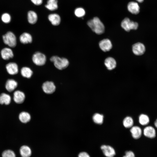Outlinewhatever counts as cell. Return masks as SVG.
Wrapping results in <instances>:
<instances>
[{"label":"cell","mask_w":157,"mask_h":157,"mask_svg":"<svg viewBox=\"0 0 157 157\" xmlns=\"http://www.w3.org/2000/svg\"><path fill=\"white\" fill-rule=\"evenodd\" d=\"M87 24L93 31L98 35L103 33L105 31V27L103 24L97 17L88 21Z\"/></svg>","instance_id":"cell-1"},{"label":"cell","mask_w":157,"mask_h":157,"mask_svg":"<svg viewBox=\"0 0 157 157\" xmlns=\"http://www.w3.org/2000/svg\"><path fill=\"white\" fill-rule=\"evenodd\" d=\"M50 60L53 63L55 66L60 70L65 68L69 65V62L67 59L64 58H60L57 56H52Z\"/></svg>","instance_id":"cell-2"},{"label":"cell","mask_w":157,"mask_h":157,"mask_svg":"<svg viewBox=\"0 0 157 157\" xmlns=\"http://www.w3.org/2000/svg\"><path fill=\"white\" fill-rule=\"evenodd\" d=\"M4 43L11 47H15L17 44L16 38L12 32L8 31L3 36Z\"/></svg>","instance_id":"cell-3"},{"label":"cell","mask_w":157,"mask_h":157,"mask_svg":"<svg viewBox=\"0 0 157 157\" xmlns=\"http://www.w3.org/2000/svg\"><path fill=\"white\" fill-rule=\"evenodd\" d=\"M121 26L125 31L129 32L131 30H136L138 24L137 22L131 21L129 18L126 17L122 22Z\"/></svg>","instance_id":"cell-4"},{"label":"cell","mask_w":157,"mask_h":157,"mask_svg":"<svg viewBox=\"0 0 157 157\" xmlns=\"http://www.w3.org/2000/svg\"><path fill=\"white\" fill-rule=\"evenodd\" d=\"M32 59L34 63L38 66L44 65L46 61V56L43 53L39 52L35 53L33 55Z\"/></svg>","instance_id":"cell-5"},{"label":"cell","mask_w":157,"mask_h":157,"mask_svg":"<svg viewBox=\"0 0 157 157\" xmlns=\"http://www.w3.org/2000/svg\"><path fill=\"white\" fill-rule=\"evenodd\" d=\"M132 51L135 55L140 56L143 54L145 51V47L142 43L138 42L132 46Z\"/></svg>","instance_id":"cell-6"},{"label":"cell","mask_w":157,"mask_h":157,"mask_svg":"<svg viewBox=\"0 0 157 157\" xmlns=\"http://www.w3.org/2000/svg\"><path fill=\"white\" fill-rule=\"evenodd\" d=\"M104 155L106 157H114L116 153L114 149L111 146L106 145H103L101 147Z\"/></svg>","instance_id":"cell-7"},{"label":"cell","mask_w":157,"mask_h":157,"mask_svg":"<svg viewBox=\"0 0 157 157\" xmlns=\"http://www.w3.org/2000/svg\"><path fill=\"white\" fill-rule=\"evenodd\" d=\"M42 88L44 92L50 94L53 93L55 91L56 86L53 82L47 81L43 83Z\"/></svg>","instance_id":"cell-8"},{"label":"cell","mask_w":157,"mask_h":157,"mask_svg":"<svg viewBox=\"0 0 157 157\" xmlns=\"http://www.w3.org/2000/svg\"><path fill=\"white\" fill-rule=\"evenodd\" d=\"M101 49L104 52L109 51L112 47L111 41L108 39H105L101 40L99 43Z\"/></svg>","instance_id":"cell-9"},{"label":"cell","mask_w":157,"mask_h":157,"mask_svg":"<svg viewBox=\"0 0 157 157\" xmlns=\"http://www.w3.org/2000/svg\"><path fill=\"white\" fill-rule=\"evenodd\" d=\"M6 68L9 74L12 75L17 74L18 71L17 64L13 62L9 63L6 65Z\"/></svg>","instance_id":"cell-10"},{"label":"cell","mask_w":157,"mask_h":157,"mask_svg":"<svg viewBox=\"0 0 157 157\" xmlns=\"http://www.w3.org/2000/svg\"><path fill=\"white\" fill-rule=\"evenodd\" d=\"M25 96L24 92L19 90L15 91L13 94V100L18 104H20L24 101Z\"/></svg>","instance_id":"cell-11"},{"label":"cell","mask_w":157,"mask_h":157,"mask_svg":"<svg viewBox=\"0 0 157 157\" xmlns=\"http://www.w3.org/2000/svg\"><path fill=\"white\" fill-rule=\"evenodd\" d=\"M127 8L129 11L133 14H137L140 12V6L136 2H129L128 4Z\"/></svg>","instance_id":"cell-12"},{"label":"cell","mask_w":157,"mask_h":157,"mask_svg":"<svg viewBox=\"0 0 157 157\" xmlns=\"http://www.w3.org/2000/svg\"><path fill=\"white\" fill-rule=\"evenodd\" d=\"M2 58L4 60H8L12 58L14 56L12 50L8 48H5L2 49L1 52Z\"/></svg>","instance_id":"cell-13"},{"label":"cell","mask_w":157,"mask_h":157,"mask_svg":"<svg viewBox=\"0 0 157 157\" xmlns=\"http://www.w3.org/2000/svg\"><path fill=\"white\" fill-rule=\"evenodd\" d=\"M143 134L146 137L153 138L156 136V132L155 129L152 126H148L144 129Z\"/></svg>","instance_id":"cell-14"},{"label":"cell","mask_w":157,"mask_h":157,"mask_svg":"<svg viewBox=\"0 0 157 157\" xmlns=\"http://www.w3.org/2000/svg\"><path fill=\"white\" fill-rule=\"evenodd\" d=\"M104 64L108 70H112L116 67V62L113 58L108 57L105 59Z\"/></svg>","instance_id":"cell-15"},{"label":"cell","mask_w":157,"mask_h":157,"mask_svg":"<svg viewBox=\"0 0 157 157\" xmlns=\"http://www.w3.org/2000/svg\"><path fill=\"white\" fill-rule=\"evenodd\" d=\"M130 131L132 137L135 139H137L139 138L142 135V130L138 126H132L130 130Z\"/></svg>","instance_id":"cell-16"},{"label":"cell","mask_w":157,"mask_h":157,"mask_svg":"<svg viewBox=\"0 0 157 157\" xmlns=\"http://www.w3.org/2000/svg\"><path fill=\"white\" fill-rule=\"evenodd\" d=\"M17 86V82L13 79H9L6 81L5 88L9 92L13 91Z\"/></svg>","instance_id":"cell-17"},{"label":"cell","mask_w":157,"mask_h":157,"mask_svg":"<svg viewBox=\"0 0 157 157\" xmlns=\"http://www.w3.org/2000/svg\"><path fill=\"white\" fill-rule=\"evenodd\" d=\"M19 152L22 157H29L32 154L30 147L27 145H23L20 149Z\"/></svg>","instance_id":"cell-18"},{"label":"cell","mask_w":157,"mask_h":157,"mask_svg":"<svg viewBox=\"0 0 157 157\" xmlns=\"http://www.w3.org/2000/svg\"><path fill=\"white\" fill-rule=\"evenodd\" d=\"M48 18L52 24L54 26L58 25L60 22V18L57 14H51L49 15Z\"/></svg>","instance_id":"cell-19"},{"label":"cell","mask_w":157,"mask_h":157,"mask_svg":"<svg viewBox=\"0 0 157 157\" xmlns=\"http://www.w3.org/2000/svg\"><path fill=\"white\" fill-rule=\"evenodd\" d=\"M19 40L22 43L26 44L31 43L32 41V38L30 34L25 32L20 35Z\"/></svg>","instance_id":"cell-20"},{"label":"cell","mask_w":157,"mask_h":157,"mask_svg":"<svg viewBox=\"0 0 157 157\" xmlns=\"http://www.w3.org/2000/svg\"><path fill=\"white\" fill-rule=\"evenodd\" d=\"M11 101V98L9 95L4 93L0 95V104L8 105L10 104Z\"/></svg>","instance_id":"cell-21"},{"label":"cell","mask_w":157,"mask_h":157,"mask_svg":"<svg viewBox=\"0 0 157 157\" xmlns=\"http://www.w3.org/2000/svg\"><path fill=\"white\" fill-rule=\"evenodd\" d=\"M57 0H48L45 7L49 10L53 11L58 8Z\"/></svg>","instance_id":"cell-22"},{"label":"cell","mask_w":157,"mask_h":157,"mask_svg":"<svg viewBox=\"0 0 157 157\" xmlns=\"http://www.w3.org/2000/svg\"><path fill=\"white\" fill-rule=\"evenodd\" d=\"M28 19L29 23L31 24H35L38 19L37 14L33 11H28Z\"/></svg>","instance_id":"cell-23"},{"label":"cell","mask_w":157,"mask_h":157,"mask_svg":"<svg viewBox=\"0 0 157 157\" xmlns=\"http://www.w3.org/2000/svg\"><path fill=\"white\" fill-rule=\"evenodd\" d=\"M19 118L21 122L26 123L30 121L31 117L28 113L26 112H22L19 114Z\"/></svg>","instance_id":"cell-24"},{"label":"cell","mask_w":157,"mask_h":157,"mask_svg":"<svg viewBox=\"0 0 157 157\" xmlns=\"http://www.w3.org/2000/svg\"><path fill=\"white\" fill-rule=\"evenodd\" d=\"M21 73L23 77L29 78L32 76L33 72L30 68L27 67H24L21 69Z\"/></svg>","instance_id":"cell-25"},{"label":"cell","mask_w":157,"mask_h":157,"mask_svg":"<svg viewBox=\"0 0 157 157\" xmlns=\"http://www.w3.org/2000/svg\"><path fill=\"white\" fill-rule=\"evenodd\" d=\"M92 119L95 123L101 124L103 123L104 116L102 114L96 113L93 115Z\"/></svg>","instance_id":"cell-26"},{"label":"cell","mask_w":157,"mask_h":157,"mask_svg":"<svg viewBox=\"0 0 157 157\" xmlns=\"http://www.w3.org/2000/svg\"><path fill=\"white\" fill-rule=\"evenodd\" d=\"M123 124L124 127L126 128L131 127L133 124V119L131 117L127 116L124 119Z\"/></svg>","instance_id":"cell-27"},{"label":"cell","mask_w":157,"mask_h":157,"mask_svg":"<svg viewBox=\"0 0 157 157\" xmlns=\"http://www.w3.org/2000/svg\"><path fill=\"white\" fill-rule=\"evenodd\" d=\"M139 123L142 125H147L149 122V119L148 116L144 114H141L139 117Z\"/></svg>","instance_id":"cell-28"},{"label":"cell","mask_w":157,"mask_h":157,"mask_svg":"<svg viewBox=\"0 0 157 157\" xmlns=\"http://www.w3.org/2000/svg\"><path fill=\"white\" fill-rule=\"evenodd\" d=\"M2 157H16L15 152L10 149L4 151L2 153Z\"/></svg>","instance_id":"cell-29"},{"label":"cell","mask_w":157,"mask_h":157,"mask_svg":"<svg viewBox=\"0 0 157 157\" xmlns=\"http://www.w3.org/2000/svg\"><path fill=\"white\" fill-rule=\"evenodd\" d=\"M75 15L77 17H80L83 16L85 14L84 9L82 8H78L75 9L74 11Z\"/></svg>","instance_id":"cell-30"},{"label":"cell","mask_w":157,"mask_h":157,"mask_svg":"<svg viewBox=\"0 0 157 157\" xmlns=\"http://www.w3.org/2000/svg\"><path fill=\"white\" fill-rule=\"evenodd\" d=\"M1 19L2 21L6 23H9L11 21V17L8 13H4L1 16Z\"/></svg>","instance_id":"cell-31"},{"label":"cell","mask_w":157,"mask_h":157,"mask_svg":"<svg viewBox=\"0 0 157 157\" xmlns=\"http://www.w3.org/2000/svg\"><path fill=\"white\" fill-rule=\"evenodd\" d=\"M123 157H135V155L132 151H127L125 152V155Z\"/></svg>","instance_id":"cell-32"},{"label":"cell","mask_w":157,"mask_h":157,"mask_svg":"<svg viewBox=\"0 0 157 157\" xmlns=\"http://www.w3.org/2000/svg\"><path fill=\"white\" fill-rule=\"evenodd\" d=\"M78 157H90V156L86 152L83 151L79 154Z\"/></svg>","instance_id":"cell-33"},{"label":"cell","mask_w":157,"mask_h":157,"mask_svg":"<svg viewBox=\"0 0 157 157\" xmlns=\"http://www.w3.org/2000/svg\"><path fill=\"white\" fill-rule=\"evenodd\" d=\"M43 0H31V1L34 4L36 5H41L42 2Z\"/></svg>","instance_id":"cell-34"},{"label":"cell","mask_w":157,"mask_h":157,"mask_svg":"<svg viewBox=\"0 0 157 157\" xmlns=\"http://www.w3.org/2000/svg\"><path fill=\"white\" fill-rule=\"evenodd\" d=\"M154 125L155 127L157 128V119H156L154 122Z\"/></svg>","instance_id":"cell-35"},{"label":"cell","mask_w":157,"mask_h":157,"mask_svg":"<svg viewBox=\"0 0 157 157\" xmlns=\"http://www.w3.org/2000/svg\"><path fill=\"white\" fill-rule=\"evenodd\" d=\"M139 3H142L143 2L144 0H136Z\"/></svg>","instance_id":"cell-36"}]
</instances>
